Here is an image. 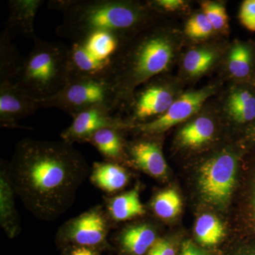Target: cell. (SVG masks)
<instances>
[{"mask_svg":"<svg viewBox=\"0 0 255 255\" xmlns=\"http://www.w3.org/2000/svg\"><path fill=\"white\" fill-rule=\"evenodd\" d=\"M6 169L25 207L46 221L58 219L71 206L89 173L83 156L63 140H20Z\"/></svg>","mask_w":255,"mask_h":255,"instance_id":"cell-1","label":"cell"},{"mask_svg":"<svg viewBox=\"0 0 255 255\" xmlns=\"http://www.w3.org/2000/svg\"><path fill=\"white\" fill-rule=\"evenodd\" d=\"M48 6L63 14L55 33L70 42L95 32L128 39L152 20L150 8L124 0H51Z\"/></svg>","mask_w":255,"mask_h":255,"instance_id":"cell-2","label":"cell"},{"mask_svg":"<svg viewBox=\"0 0 255 255\" xmlns=\"http://www.w3.org/2000/svg\"><path fill=\"white\" fill-rule=\"evenodd\" d=\"M14 83L36 100L55 95L71 78L68 45L36 37Z\"/></svg>","mask_w":255,"mask_h":255,"instance_id":"cell-3","label":"cell"},{"mask_svg":"<svg viewBox=\"0 0 255 255\" xmlns=\"http://www.w3.org/2000/svg\"><path fill=\"white\" fill-rule=\"evenodd\" d=\"M38 108L59 109L72 117L95 107L117 112L123 101L110 80L105 77H77L55 95L38 100Z\"/></svg>","mask_w":255,"mask_h":255,"instance_id":"cell-4","label":"cell"},{"mask_svg":"<svg viewBox=\"0 0 255 255\" xmlns=\"http://www.w3.org/2000/svg\"><path fill=\"white\" fill-rule=\"evenodd\" d=\"M237 172V160L231 153H222L206 161L199 172L201 194L209 203L225 206L232 194Z\"/></svg>","mask_w":255,"mask_h":255,"instance_id":"cell-5","label":"cell"},{"mask_svg":"<svg viewBox=\"0 0 255 255\" xmlns=\"http://www.w3.org/2000/svg\"><path fill=\"white\" fill-rule=\"evenodd\" d=\"M60 232L73 246L95 248L107 241L108 221L100 208H93L65 223Z\"/></svg>","mask_w":255,"mask_h":255,"instance_id":"cell-6","label":"cell"},{"mask_svg":"<svg viewBox=\"0 0 255 255\" xmlns=\"http://www.w3.org/2000/svg\"><path fill=\"white\" fill-rule=\"evenodd\" d=\"M114 111L104 107H95L79 112L73 117V121L61 132L62 140L68 143L87 142L90 137L101 129L116 128H131L127 121L114 115Z\"/></svg>","mask_w":255,"mask_h":255,"instance_id":"cell-7","label":"cell"},{"mask_svg":"<svg viewBox=\"0 0 255 255\" xmlns=\"http://www.w3.org/2000/svg\"><path fill=\"white\" fill-rule=\"evenodd\" d=\"M214 94L213 87L187 92L174 101L168 110L158 118L132 128L144 135H156L184 122L198 112L203 104Z\"/></svg>","mask_w":255,"mask_h":255,"instance_id":"cell-8","label":"cell"},{"mask_svg":"<svg viewBox=\"0 0 255 255\" xmlns=\"http://www.w3.org/2000/svg\"><path fill=\"white\" fill-rule=\"evenodd\" d=\"M130 98L131 103L129 123L132 128L145 124L151 118H158L174 102L172 92L167 87L157 82L148 84L135 96L130 95Z\"/></svg>","mask_w":255,"mask_h":255,"instance_id":"cell-9","label":"cell"},{"mask_svg":"<svg viewBox=\"0 0 255 255\" xmlns=\"http://www.w3.org/2000/svg\"><path fill=\"white\" fill-rule=\"evenodd\" d=\"M38 100L20 90L13 82H0V124L16 127L18 121L36 112Z\"/></svg>","mask_w":255,"mask_h":255,"instance_id":"cell-10","label":"cell"},{"mask_svg":"<svg viewBox=\"0 0 255 255\" xmlns=\"http://www.w3.org/2000/svg\"><path fill=\"white\" fill-rule=\"evenodd\" d=\"M45 1L42 0H10L5 31L12 38L20 36L34 40L35 18Z\"/></svg>","mask_w":255,"mask_h":255,"instance_id":"cell-11","label":"cell"},{"mask_svg":"<svg viewBox=\"0 0 255 255\" xmlns=\"http://www.w3.org/2000/svg\"><path fill=\"white\" fill-rule=\"evenodd\" d=\"M132 163L152 177L162 178L167 174V166L160 146L157 142L140 140L132 142L128 147Z\"/></svg>","mask_w":255,"mask_h":255,"instance_id":"cell-12","label":"cell"},{"mask_svg":"<svg viewBox=\"0 0 255 255\" xmlns=\"http://www.w3.org/2000/svg\"><path fill=\"white\" fill-rule=\"evenodd\" d=\"M90 179L99 189L112 194L122 190L127 185L129 175L126 169L119 163L106 160L94 164Z\"/></svg>","mask_w":255,"mask_h":255,"instance_id":"cell-13","label":"cell"},{"mask_svg":"<svg viewBox=\"0 0 255 255\" xmlns=\"http://www.w3.org/2000/svg\"><path fill=\"white\" fill-rule=\"evenodd\" d=\"M155 230L150 225H135L124 230L119 237L121 248L127 254L143 255L157 241Z\"/></svg>","mask_w":255,"mask_h":255,"instance_id":"cell-14","label":"cell"},{"mask_svg":"<svg viewBox=\"0 0 255 255\" xmlns=\"http://www.w3.org/2000/svg\"><path fill=\"white\" fill-rule=\"evenodd\" d=\"M122 130L116 128L101 129L94 133L87 142L95 147L107 161L119 163L127 150Z\"/></svg>","mask_w":255,"mask_h":255,"instance_id":"cell-15","label":"cell"},{"mask_svg":"<svg viewBox=\"0 0 255 255\" xmlns=\"http://www.w3.org/2000/svg\"><path fill=\"white\" fill-rule=\"evenodd\" d=\"M107 211L111 219L117 222L128 221L145 214L137 189L110 199L107 203Z\"/></svg>","mask_w":255,"mask_h":255,"instance_id":"cell-16","label":"cell"},{"mask_svg":"<svg viewBox=\"0 0 255 255\" xmlns=\"http://www.w3.org/2000/svg\"><path fill=\"white\" fill-rule=\"evenodd\" d=\"M245 86L238 87L232 92L228 100L229 113L235 122L241 124L255 121V89Z\"/></svg>","mask_w":255,"mask_h":255,"instance_id":"cell-17","label":"cell"},{"mask_svg":"<svg viewBox=\"0 0 255 255\" xmlns=\"http://www.w3.org/2000/svg\"><path fill=\"white\" fill-rule=\"evenodd\" d=\"M12 39L5 30L0 36V82H14L24 58L18 53Z\"/></svg>","mask_w":255,"mask_h":255,"instance_id":"cell-18","label":"cell"},{"mask_svg":"<svg viewBox=\"0 0 255 255\" xmlns=\"http://www.w3.org/2000/svg\"><path fill=\"white\" fill-rule=\"evenodd\" d=\"M228 69L235 78L251 79L255 73V47L249 43H236L230 53Z\"/></svg>","mask_w":255,"mask_h":255,"instance_id":"cell-19","label":"cell"},{"mask_svg":"<svg viewBox=\"0 0 255 255\" xmlns=\"http://www.w3.org/2000/svg\"><path fill=\"white\" fill-rule=\"evenodd\" d=\"M1 223L9 237H14L18 231V220L13 198L14 193L7 173L3 167L1 172Z\"/></svg>","mask_w":255,"mask_h":255,"instance_id":"cell-20","label":"cell"},{"mask_svg":"<svg viewBox=\"0 0 255 255\" xmlns=\"http://www.w3.org/2000/svg\"><path fill=\"white\" fill-rule=\"evenodd\" d=\"M214 132V123L211 119L199 117L182 128L179 133V141L187 147H199L209 142Z\"/></svg>","mask_w":255,"mask_h":255,"instance_id":"cell-21","label":"cell"},{"mask_svg":"<svg viewBox=\"0 0 255 255\" xmlns=\"http://www.w3.org/2000/svg\"><path fill=\"white\" fill-rule=\"evenodd\" d=\"M195 233L198 241L206 246L219 243L224 236V228L214 215L204 214L196 223Z\"/></svg>","mask_w":255,"mask_h":255,"instance_id":"cell-22","label":"cell"},{"mask_svg":"<svg viewBox=\"0 0 255 255\" xmlns=\"http://www.w3.org/2000/svg\"><path fill=\"white\" fill-rule=\"evenodd\" d=\"M182 205L180 196L172 189L158 193L152 203L154 212L162 219H172L176 217L180 213Z\"/></svg>","mask_w":255,"mask_h":255,"instance_id":"cell-23","label":"cell"},{"mask_svg":"<svg viewBox=\"0 0 255 255\" xmlns=\"http://www.w3.org/2000/svg\"><path fill=\"white\" fill-rule=\"evenodd\" d=\"M216 60V54L209 49L189 50L183 60V66L187 73L197 76L209 70Z\"/></svg>","mask_w":255,"mask_h":255,"instance_id":"cell-24","label":"cell"},{"mask_svg":"<svg viewBox=\"0 0 255 255\" xmlns=\"http://www.w3.org/2000/svg\"><path fill=\"white\" fill-rule=\"evenodd\" d=\"M202 13L212 25L214 31H221L228 26V17L226 8L219 3L205 1L201 4Z\"/></svg>","mask_w":255,"mask_h":255,"instance_id":"cell-25","label":"cell"},{"mask_svg":"<svg viewBox=\"0 0 255 255\" xmlns=\"http://www.w3.org/2000/svg\"><path fill=\"white\" fill-rule=\"evenodd\" d=\"M214 31L212 25L203 13L195 15L188 21L186 33L190 38L201 39L209 36Z\"/></svg>","mask_w":255,"mask_h":255,"instance_id":"cell-26","label":"cell"},{"mask_svg":"<svg viewBox=\"0 0 255 255\" xmlns=\"http://www.w3.org/2000/svg\"><path fill=\"white\" fill-rule=\"evenodd\" d=\"M239 18L243 26L255 32V0L243 1L240 9Z\"/></svg>","mask_w":255,"mask_h":255,"instance_id":"cell-27","label":"cell"},{"mask_svg":"<svg viewBox=\"0 0 255 255\" xmlns=\"http://www.w3.org/2000/svg\"><path fill=\"white\" fill-rule=\"evenodd\" d=\"M145 255H176V252L170 242L158 239Z\"/></svg>","mask_w":255,"mask_h":255,"instance_id":"cell-28","label":"cell"},{"mask_svg":"<svg viewBox=\"0 0 255 255\" xmlns=\"http://www.w3.org/2000/svg\"><path fill=\"white\" fill-rule=\"evenodd\" d=\"M153 9H159L164 11H173L180 9L184 5L182 0H157L148 4Z\"/></svg>","mask_w":255,"mask_h":255,"instance_id":"cell-29","label":"cell"},{"mask_svg":"<svg viewBox=\"0 0 255 255\" xmlns=\"http://www.w3.org/2000/svg\"><path fill=\"white\" fill-rule=\"evenodd\" d=\"M180 255H209L191 241L183 243Z\"/></svg>","mask_w":255,"mask_h":255,"instance_id":"cell-30","label":"cell"},{"mask_svg":"<svg viewBox=\"0 0 255 255\" xmlns=\"http://www.w3.org/2000/svg\"><path fill=\"white\" fill-rule=\"evenodd\" d=\"M68 255H99L95 248L88 247L75 246L72 247Z\"/></svg>","mask_w":255,"mask_h":255,"instance_id":"cell-31","label":"cell"},{"mask_svg":"<svg viewBox=\"0 0 255 255\" xmlns=\"http://www.w3.org/2000/svg\"><path fill=\"white\" fill-rule=\"evenodd\" d=\"M252 205H253V214H254L255 219V187L253 191V199H252Z\"/></svg>","mask_w":255,"mask_h":255,"instance_id":"cell-32","label":"cell"},{"mask_svg":"<svg viewBox=\"0 0 255 255\" xmlns=\"http://www.w3.org/2000/svg\"><path fill=\"white\" fill-rule=\"evenodd\" d=\"M251 132L252 137H253V138L255 140V121L253 122V126H252Z\"/></svg>","mask_w":255,"mask_h":255,"instance_id":"cell-33","label":"cell"},{"mask_svg":"<svg viewBox=\"0 0 255 255\" xmlns=\"http://www.w3.org/2000/svg\"><path fill=\"white\" fill-rule=\"evenodd\" d=\"M255 255V254H252V255Z\"/></svg>","mask_w":255,"mask_h":255,"instance_id":"cell-34","label":"cell"}]
</instances>
